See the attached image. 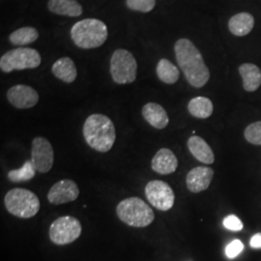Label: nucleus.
Masks as SVG:
<instances>
[{
	"mask_svg": "<svg viewBox=\"0 0 261 261\" xmlns=\"http://www.w3.org/2000/svg\"><path fill=\"white\" fill-rule=\"evenodd\" d=\"M188 148L197 161L207 165L214 163V153L202 138L197 136L191 137L188 140Z\"/></svg>",
	"mask_w": 261,
	"mask_h": 261,
	"instance_id": "dca6fc26",
	"label": "nucleus"
},
{
	"mask_svg": "<svg viewBox=\"0 0 261 261\" xmlns=\"http://www.w3.org/2000/svg\"><path fill=\"white\" fill-rule=\"evenodd\" d=\"M178 167V160L174 153L168 148L159 150L151 162V168L159 174L173 173Z\"/></svg>",
	"mask_w": 261,
	"mask_h": 261,
	"instance_id": "4468645a",
	"label": "nucleus"
},
{
	"mask_svg": "<svg viewBox=\"0 0 261 261\" xmlns=\"http://www.w3.org/2000/svg\"><path fill=\"white\" fill-rule=\"evenodd\" d=\"M147 200L160 211H168L174 205L175 195L168 183L161 180H153L145 187Z\"/></svg>",
	"mask_w": 261,
	"mask_h": 261,
	"instance_id": "1a4fd4ad",
	"label": "nucleus"
},
{
	"mask_svg": "<svg viewBox=\"0 0 261 261\" xmlns=\"http://www.w3.org/2000/svg\"><path fill=\"white\" fill-rule=\"evenodd\" d=\"M42 57L39 51L31 47H17L4 54L0 58V69L4 73L15 70L35 69L41 65Z\"/></svg>",
	"mask_w": 261,
	"mask_h": 261,
	"instance_id": "423d86ee",
	"label": "nucleus"
},
{
	"mask_svg": "<svg viewBox=\"0 0 261 261\" xmlns=\"http://www.w3.org/2000/svg\"><path fill=\"white\" fill-rule=\"evenodd\" d=\"M84 137L92 149L106 153L112 149L115 142L114 124L107 115L99 113L89 115L84 122Z\"/></svg>",
	"mask_w": 261,
	"mask_h": 261,
	"instance_id": "f03ea898",
	"label": "nucleus"
},
{
	"mask_svg": "<svg viewBox=\"0 0 261 261\" xmlns=\"http://www.w3.org/2000/svg\"><path fill=\"white\" fill-rule=\"evenodd\" d=\"M4 203L10 214L21 219L34 217L40 210V200L31 191L21 188L12 189L4 198Z\"/></svg>",
	"mask_w": 261,
	"mask_h": 261,
	"instance_id": "39448f33",
	"label": "nucleus"
},
{
	"mask_svg": "<svg viewBox=\"0 0 261 261\" xmlns=\"http://www.w3.org/2000/svg\"><path fill=\"white\" fill-rule=\"evenodd\" d=\"M239 73L242 76L243 87L248 92L257 90L261 85V70L252 63H244L239 67Z\"/></svg>",
	"mask_w": 261,
	"mask_h": 261,
	"instance_id": "a211bd4d",
	"label": "nucleus"
},
{
	"mask_svg": "<svg viewBox=\"0 0 261 261\" xmlns=\"http://www.w3.org/2000/svg\"><path fill=\"white\" fill-rule=\"evenodd\" d=\"M9 103L19 110L31 109L39 102V94L31 86L18 84L12 86L7 92Z\"/></svg>",
	"mask_w": 261,
	"mask_h": 261,
	"instance_id": "9b49d317",
	"label": "nucleus"
},
{
	"mask_svg": "<svg viewBox=\"0 0 261 261\" xmlns=\"http://www.w3.org/2000/svg\"><path fill=\"white\" fill-rule=\"evenodd\" d=\"M31 162L36 170L41 173L48 172L55 162V153L50 142L42 137L35 138L32 141Z\"/></svg>",
	"mask_w": 261,
	"mask_h": 261,
	"instance_id": "9d476101",
	"label": "nucleus"
},
{
	"mask_svg": "<svg viewBox=\"0 0 261 261\" xmlns=\"http://www.w3.org/2000/svg\"><path fill=\"white\" fill-rule=\"evenodd\" d=\"M143 118L158 130L165 129L168 125V115L166 110L159 103H146L142 108Z\"/></svg>",
	"mask_w": 261,
	"mask_h": 261,
	"instance_id": "2eb2a0df",
	"label": "nucleus"
},
{
	"mask_svg": "<svg viewBox=\"0 0 261 261\" xmlns=\"http://www.w3.org/2000/svg\"><path fill=\"white\" fill-rule=\"evenodd\" d=\"M128 8L133 11L149 13L156 6V0H127Z\"/></svg>",
	"mask_w": 261,
	"mask_h": 261,
	"instance_id": "a878e982",
	"label": "nucleus"
},
{
	"mask_svg": "<svg viewBox=\"0 0 261 261\" xmlns=\"http://www.w3.org/2000/svg\"><path fill=\"white\" fill-rule=\"evenodd\" d=\"M51 72L56 77L66 84L74 83L77 75L75 62L70 57H62L56 60L51 67Z\"/></svg>",
	"mask_w": 261,
	"mask_h": 261,
	"instance_id": "f3484780",
	"label": "nucleus"
},
{
	"mask_svg": "<svg viewBox=\"0 0 261 261\" xmlns=\"http://www.w3.org/2000/svg\"><path fill=\"white\" fill-rule=\"evenodd\" d=\"M83 226L81 222L71 216H64L56 219L49 226V238L56 245H67L75 241L82 234Z\"/></svg>",
	"mask_w": 261,
	"mask_h": 261,
	"instance_id": "6e6552de",
	"label": "nucleus"
},
{
	"mask_svg": "<svg viewBox=\"0 0 261 261\" xmlns=\"http://www.w3.org/2000/svg\"><path fill=\"white\" fill-rule=\"evenodd\" d=\"M178 65L188 83L196 88H201L210 79V71L205 65L200 51L192 41L181 38L174 45Z\"/></svg>",
	"mask_w": 261,
	"mask_h": 261,
	"instance_id": "f257e3e1",
	"label": "nucleus"
},
{
	"mask_svg": "<svg viewBox=\"0 0 261 261\" xmlns=\"http://www.w3.org/2000/svg\"><path fill=\"white\" fill-rule=\"evenodd\" d=\"M47 8L54 14L67 17H79L84 12L76 0H48Z\"/></svg>",
	"mask_w": 261,
	"mask_h": 261,
	"instance_id": "6ab92c4d",
	"label": "nucleus"
},
{
	"mask_svg": "<svg viewBox=\"0 0 261 261\" xmlns=\"http://www.w3.org/2000/svg\"><path fill=\"white\" fill-rule=\"evenodd\" d=\"M108 35V28L100 19H83L75 22L71 29V37L75 46L85 49L103 46Z\"/></svg>",
	"mask_w": 261,
	"mask_h": 261,
	"instance_id": "7ed1b4c3",
	"label": "nucleus"
},
{
	"mask_svg": "<svg viewBox=\"0 0 261 261\" xmlns=\"http://www.w3.org/2000/svg\"><path fill=\"white\" fill-rule=\"evenodd\" d=\"M116 213L120 221L133 227H146L155 219L151 207L136 196L120 201L116 207Z\"/></svg>",
	"mask_w": 261,
	"mask_h": 261,
	"instance_id": "20e7f679",
	"label": "nucleus"
},
{
	"mask_svg": "<svg viewBox=\"0 0 261 261\" xmlns=\"http://www.w3.org/2000/svg\"><path fill=\"white\" fill-rule=\"evenodd\" d=\"M243 250H244L243 243L240 240L236 239L226 246L225 254L228 258H235L242 252Z\"/></svg>",
	"mask_w": 261,
	"mask_h": 261,
	"instance_id": "cd10ccee",
	"label": "nucleus"
},
{
	"mask_svg": "<svg viewBox=\"0 0 261 261\" xmlns=\"http://www.w3.org/2000/svg\"><path fill=\"white\" fill-rule=\"evenodd\" d=\"M138 63L129 50L118 48L112 54L111 59V75L114 83L132 84L137 79Z\"/></svg>",
	"mask_w": 261,
	"mask_h": 261,
	"instance_id": "0eeeda50",
	"label": "nucleus"
},
{
	"mask_svg": "<svg viewBox=\"0 0 261 261\" xmlns=\"http://www.w3.org/2000/svg\"><path fill=\"white\" fill-rule=\"evenodd\" d=\"M223 224L226 229L231 230V231H240V230H242L243 226H244L241 220L235 215H229V216L225 217Z\"/></svg>",
	"mask_w": 261,
	"mask_h": 261,
	"instance_id": "bb28decb",
	"label": "nucleus"
},
{
	"mask_svg": "<svg viewBox=\"0 0 261 261\" xmlns=\"http://www.w3.org/2000/svg\"><path fill=\"white\" fill-rule=\"evenodd\" d=\"M245 139L254 145H261V121L250 124L244 133Z\"/></svg>",
	"mask_w": 261,
	"mask_h": 261,
	"instance_id": "393cba45",
	"label": "nucleus"
},
{
	"mask_svg": "<svg viewBox=\"0 0 261 261\" xmlns=\"http://www.w3.org/2000/svg\"><path fill=\"white\" fill-rule=\"evenodd\" d=\"M250 245L253 249H261V232L254 234L251 238Z\"/></svg>",
	"mask_w": 261,
	"mask_h": 261,
	"instance_id": "c85d7f7f",
	"label": "nucleus"
},
{
	"mask_svg": "<svg viewBox=\"0 0 261 261\" xmlns=\"http://www.w3.org/2000/svg\"><path fill=\"white\" fill-rule=\"evenodd\" d=\"M39 38L37 29L31 27L19 28L10 35V42L16 46H25L34 43Z\"/></svg>",
	"mask_w": 261,
	"mask_h": 261,
	"instance_id": "5701e85b",
	"label": "nucleus"
},
{
	"mask_svg": "<svg viewBox=\"0 0 261 261\" xmlns=\"http://www.w3.org/2000/svg\"><path fill=\"white\" fill-rule=\"evenodd\" d=\"M156 72L160 81L167 84H175L180 76L177 67L166 58L159 61Z\"/></svg>",
	"mask_w": 261,
	"mask_h": 261,
	"instance_id": "4be33fe9",
	"label": "nucleus"
},
{
	"mask_svg": "<svg viewBox=\"0 0 261 261\" xmlns=\"http://www.w3.org/2000/svg\"><path fill=\"white\" fill-rule=\"evenodd\" d=\"M254 27V19L249 13H239L234 15L228 21L229 31L238 37L248 35Z\"/></svg>",
	"mask_w": 261,
	"mask_h": 261,
	"instance_id": "aec40b11",
	"label": "nucleus"
},
{
	"mask_svg": "<svg viewBox=\"0 0 261 261\" xmlns=\"http://www.w3.org/2000/svg\"><path fill=\"white\" fill-rule=\"evenodd\" d=\"M214 171L208 167H196L189 171L186 178L187 188L190 192L197 194L205 191L210 186Z\"/></svg>",
	"mask_w": 261,
	"mask_h": 261,
	"instance_id": "ddd939ff",
	"label": "nucleus"
},
{
	"mask_svg": "<svg viewBox=\"0 0 261 261\" xmlns=\"http://www.w3.org/2000/svg\"><path fill=\"white\" fill-rule=\"evenodd\" d=\"M36 171H37L36 168L30 160V161H27L21 168L10 170L7 176L10 181L13 183H21V182H27L33 179Z\"/></svg>",
	"mask_w": 261,
	"mask_h": 261,
	"instance_id": "b1692460",
	"label": "nucleus"
},
{
	"mask_svg": "<svg viewBox=\"0 0 261 261\" xmlns=\"http://www.w3.org/2000/svg\"><path fill=\"white\" fill-rule=\"evenodd\" d=\"M80 196V189L76 183L70 179L58 181L50 188L47 199L51 204L59 205L75 201Z\"/></svg>",
	"mask_w": 261,
	"mask_h": 261,
	"instance_id": "f8f14e48",
	"label": "nucleus"
},
{
	"mask_svg": "<svg viewBox=\"0 0 261 261\" xmlns=\"http://www.w3.org/2000/svg\"><path fill=\"white\" fill-rule=\"evenodd\" d=\"M188 111L194 117L205 119L212 115L214 108L210 99L206 97H196L190 101Z\"/></svg>",
	"mask_w": 261,
	"mask_h": 261,
	"instance_id": "412c9836",
	"label": "nucleus"
}]
</instances>
